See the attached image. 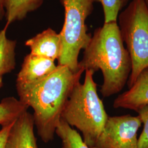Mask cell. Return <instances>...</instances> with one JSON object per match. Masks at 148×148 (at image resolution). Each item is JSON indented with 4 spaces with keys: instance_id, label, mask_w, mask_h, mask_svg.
<instances>
[{
    "instance_id": "20",
    "label": "cell",
    "mask_w": 148,
    "mask_h": 148,
    "mask_svg": "<svg viewBox=\"0 0 148 148\" xmlns=\"http://www.w3.org/2000/svg\"><path fill=\"white\" fill-rule=\"evenodd\" d=\"M145 2H146V3H147V5H148V0H145Z\"/></svg>"
},
{
    "instance_id": "12",
    "label": "cell",
    "mask_w": 148,
    "mask_h": 148,
    "mask_svg": "<svg viewBox=\"0 0 148 148\" xmlns=\"http://www.w3.org/2000/svg\"><path fill=\"white\" fill-rule=\"evenodd\" d=\"M7 29L5 27L0 32V77L11 73L16 65V41L7 38Z\"/></svg>"
},
{
    "instance_id": "7",
    "label": "cell",
    "mask_w": 148,
    "mask_h": 148,
    "mask_svg": "<svg viewBox=\"0 0 148 148\" xmlns=\"http://www.w3.org/2000/svg\"><path fill=\"white\" fill-rule=\"evenodd\" d=\"M57 68L54 61L31 53L25 56L17 75L16 85L35 83L53 72Z\"/></svg>"
},
{
    "instance_id": "5",
    "label": "cell",
    "mask_w": 148,
    "mask_h": 148,
    "mask_svg": "<svg viewBox=\"0 0 148 148\" xmlns=\"http://www.w3.org/2000/svg\"><path fill=\"white\" fill-rule=\"evenodd\" d=\"M65 10V21L59 33L62 42V52L59 65L66 66L73 72L77 73L79 52L85 49L92 36L87 33L86 20L93 10V0H61Z\"/></svg>"
},
{
    "instance_id": "17",
    "label": "cell",
    "mask_w": 148,
    "mask_h": 148,
    "mask_svg": "<svg viewBox=\"0 0 148 148\" xmlns=\"http://www.w3.org/2000/svg\"><path fill=\"white\" fill-rule=\"evenodd\" d=\"M14 122L7 126L2 127V129L0 130V148H5L7 139L11 127L13 126Z\"/></svg>"
},
{
    "instance_id": "1",
    "label": "cell",
    "mask_w": 148,
    "mask_h": 148,
    "mask_svg": "<svg viewBox=\"0 0 148 148\" xmlns=\"http://www.w3.org/2000/svg\"><path fill=\"white\" fill-rule=\"evenodd\" d=\"M84 71L80 69L74 73L66 66L58 65L43 79L32 84L16 85L19 100L34 111V125L44 143L53 140L65 105Z\"/></svg>"
},
{
    "instance_id": "14",
    "label": "cell",
    "mask_w": 148,
    "mask_h": 148,
    "mask_svg": "<svg viewBox=\"0 0 148 148\" xmlns=\"http://www.w3.org/2000/svg\"><path fill=\"white\" fill-rule=\"evenodd\" d=\"M56 133L62 140V148H91L84 142L79 133L62 119L59 122Z\"/></svg>"
},
{
    "instance_id": "4",
    "label": "cell",
    "mask_w": 148,
    "mask_h": 148,
    "mask_svg": "<svg viewBox=\"0 0 148 148\" xmlns=\"http://www.w3.org/2000/svg\"><path fill=\"white\" fill-rule=\"evenodd\" d=\"M120 30L130 56L128 87L148 68V7L145 0H132L119 16Z\"/></svg>"
},
{
    "instance_id": "6",
    "label": "cell",
    "mask_w": 148,
    "mask_h": 148,
    "mask_svg": "<svg viewBox=\"0 0 148 148\" xmlns=\"http://www.w3.org/2000/svg\"><path fill=\"white\" fill-rule=\"evenodd\" d=\"M139 117L130 114L109 116L93 148H138Z\"/></svg>"
},
{
    "instance_id": "13",
    "label": "cell",
    "mask_w": 148,
    "mask_h": 148,
    "mask_svg": "<svg viewBox=\"0 0 148 148\" xmlns=\"http://www.w3.org/2000/svg\"><path fill=\"white\" fill-rule=\"evenodd\" d=\"M28 108L13 97L3 98L0 102V125L5 127L14 122Z\"/></svg>"
},
{
    "instance_id": "11",
    "label": "cell",
    "mask_w": 148,
    "mask_h": 148,
    "mask_svg": "<svg viewBox=\"0 0 148 148\" xmlns=\"http://www.w3.org/2000/svg\"><path fill=\"white\" fill-rule=\"evenodd\" d=\"M43 0H4L7 28L12 23L21 21L42 5Z\"/></svg>"
},
{
    "instance_id": "19",
    "label": "cell",
    "mask_w": 148,
    "mask_h": 148,
    "mask_svg": "<svg viewBox=\"0 0 148 148\" xmlns=\"http://www.w3.org/2000/svg\"><path fill=\"white\" fill-rule=\"evenodd\" d=\"M3 77H0V89L3 86Z\"/></svg>"
},
{
    "instance_id": "10",
    "label": "cell",
    "mask_w": 148,
    "mask_h": 148,
    "mask_svg": "<svg viewBox=\"0 0 148 148\" xmlns=\"http://www.w3.org/2000/svg\"><path fill=\"white\" fill-rule=\"evenodd\" d=\"M25 45L30 48L32 54L54 61L58 59L62 52L60 34L51 28L27 40Z\"/></svg>"
},
{
    "instance_id": "16",
    "label": "cell",
    "mask_w": 148,
    "mask_h": 148,
    "mask_svg": "<svg viewBox=\"0 0 148 148\" xmlns=\"http://www.w3.org/2000/svg\"><path fill=\"white\" fill-rule=\"evenodd\" d=\"M137 112L144 125L142 132L138 139V148H148V105L143 106Z\"/></svg>"
},
{
    "instance_id": "9",
    "label": "cell",
    "mask_w": 148,
    "mask_h": 148,
    "mask_svg": "<svg viewBox=\"0 0 148 148\" xmlns=\"http://www.w3.org/2000/svg\"><path fill=\"white\" fill-rule=\"evenodd\" d=\"M33 116L27 111L19 117L8 134L5 148H37Z\"/></svg>"
},
{
    "instance_id": "2",
    "label": "cell",
    "mask_w": 148,
    "mask_h": 148,
    "mask_svg": "<svg viewBox=\"0 0 148 148\" xmlns=\"http://www.w3.org/2000/svg\"><path fill=\"white\" fill-rule=\"evenodd\" d=\"M84 50L79 69L94 73L101 70L103 76L101 92L103 97L120 92L129 79L132 63L117 22L104 23L95 30Z\"/></svg>"
},
{
    "instance_id": "3",
    "label": "cell",
    "mask_w": 148,
    "mask_h": 148,
    "mask_svg": "<svg viewBox=\"0 0 148 148\" xmlns=\"http://www.w3.org/2000/svg\"><path fill=\"white\" fill-rule=\"evenodd\" d=\"M85 80L74 86L62 114L61 119L71 127L77 128L83 140L93 148L103 131L109 116L97 93L95 74L85 70Z\"/></svg>"
},
{
    "instance_id": "18",
    "label": "cell",
    "mask_w": 148,
    "mask_h": 148,
    "mask_svg": "<svg viewBox=\"0 0 148 148\" xmlns=\"http://www.w3.org/2000/svg\"><path fill=\"white\" fill-rule=\"evenodd\" d=\"M5 16V11L4 8V0H0V21Z\"/></svg>"
},
{
    "instance_id": "8",
    "label": "cell",
    "mask_w": 148,
    "mask_h": 148,
    "mask_svg": "<svg viewBox=\"0 0 148 148\" xmlns=\"http://www.w3.org/2000/svg\"><path fill=\"white\" fill-rule=\"evenodd\" d=\"M148 105V68L143 70L129 89L114 101V108H123L137 112Z\"/></svg>"
},
{
    "instance_id": "15",
    "label": "cell",
    "mask_w": 148,
    "mask_h": 148,
    "mask_svg": "<svg viewBox=\"0 0 148 148\" xmlns=\"http://www.w3.org/2000/svg\"><path fill=\"white\" fill-rule=\"evenodd\" d=\"M103 6L104 23L117 22L119 12L127 5L129 0H93Z\"/></svg>"
}]
</instances>
